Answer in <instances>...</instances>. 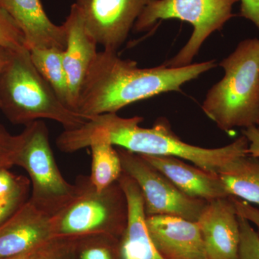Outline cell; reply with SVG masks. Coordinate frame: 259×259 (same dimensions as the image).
<instances>
[{"mask_svg":"<svg viewBox=\"0 0 259 259\" xmlns=\"http://www.w3.org/2000/svg\"><path fill=\"white\" fill-rule=\"evenodd\" d=\"M143 120L137 116L124 118L116 113L95 116L77 128L64 130L56 145L62 152L74 153L104 141L142 156L181 158L218 175L228 162L248 154V141L243 135L223 147H199L182 141L166 119H158L150 128L140 126Z\"/></svg>","mask_w":259,"mask_h":259,"instance_id":"1","label":"cell"},{"mask_svg":"<svg viewBox=\"0 0 259 259\" xmlns=\"http://www.w3.org/2000/svg\"><path fill=\"white\" fill-rule=\"evenodd\" d=\"M215 61L183 66L140 68L137 62L124 60L117 52H98L80 91L76 112L90 119L117 113L135 102L161 94L180 92L185 83L214 69Z\"/></svg>","mask_w":259,"mask_h":259,"instance_id":"2","label":"cell"},{"mask_svg":"<svg viewBox=\"0 0 259 259\" xmlns=\"http://www.w3.org/2000/svg\"><path fill=\"white\" fill-rule=\"evenodd\" d=\"M223 79L209 90L202 109L221 131L259 125V39L242 40L220 63Z\"/></svg>","mask_w":259,"mask_h":259,"instance_id":"3","label":"cell"},{"mask_svg":"<svg viewBox=\"0 0 259 259\" xmlns=\"http://www.w3.org/2000/svg\"><path fill=\"white\" fill-rule=\"evenodd\" d=\"M0 110L10 122L27 125L49 119L74 130L88 119L59 100L34 66L28 49L10 51L0 74Z\"/></svg>","mask_w":259,"mask_h":259,"instance_id":"4","label":"cell"},{"mask_svg":"<svg viewBox=\"0 0 259 259\" xmlns=\"http://www.w3.org/2000/svg\"><path fill=\"white\" fill-rule=\"evenodd\" d=\"M69 204L53 217L56 237L105 234L119 238L127 226V199L118 182L97 190L90 177L80 175Z\"/></svg>","mask_w":259,"mask_h":259,"instance_id":"5","label":"cell"},{"mask_svg":"<svg viewBox=\"0 0 259 259\" xmlns=\"http://www.w3.org/2000/svg\"><path fill=\"white\" fill-rule=\"evenodd\" d=\"M20 136L15 165L23 168L30 177L31 193L29 200L37 208L54 217L74 197L76 187L61 175L44 121L25 125Z\"/></svg>","mask_w":259,"mask_h":259,"instance_id":"6","label":"cell"},{"mask_svg":"<svg viewBox=\"0 0 259 259\" xmlns=\"http://www.w3.org/2000/svg\"><path fill=\"white\" fill-rule=\"evenodd\" d=\"M240 0H151L136 20L134 30L144 32L158 20L178 19L193 26L190 40L176 56L163 65L179 68L192 64L203 42L221 30L233 16V6Z\"/></svg>","mask_w":259,"mask_h":259,"instance_id":"7","label":"cell"},{"mask_svg":"<svg viewBox=\"0 0 259 259\" xmlns=\"http://www.w3.org/2000/svg\"><path fill=\"white\" fill-rule=\"evenodd\" d=\"M122 171L139 186L146 217L177 216L197 222L207 202L182 193L141 155L117 147Z\"/></svg>","mask_w":259,"mask_h":259,"instance_id":"8","label":"cell"},{"mask_svg":"<svg viewBox=\"0 0 259 259\" xmlns=\"http://www.w3.org/2000/svg\"><path fill=\"white\" fill-rule=\"evenodd\" d=\"M151 0H76L87 30L104 50L117 52Z\"/></svg>","mask_w":259,"mask_h":259,"instance_id":"9","label":"cell"},{"mask_svg":"<svg viewBox=\"0 0 259 259\" xmlns=\"http://www.w3.org/2000/svg\"><path fill=\"white\" fill-rule=\"evenodd\" d=\"M197 222L207 259H240L239 220L231 196L207 202Z\"/></svg>","mask_w":259,"mask_h":259,"instance_id":"10","label":"cell"},{"mask_svg":"<svg viewBox=\"0 0 259 259\" xmlns=\"http://www.w3.org/2000/svg\"><path fill=\"white\" fill-rule=\"evenodd\" d=\"M55 237L52 216L28 199L0 226V259L31 251Z\"/></svg>","mask_w":259,"mask_h":259,"instance_id":"11","label":"cell"},{"mask_svg":"<svg viewBox=\"0 0 259 259\" xmlns=\"http://www.w3.org/2000/svg\"><path fill=\"white\" fill-rule=\"evenodd\" d=\"M150 236L163 259H207L198 223L177 216L146 217Z\"/></svg>","mask_w":259,"mask_h":259,"instance_id":"12","label":"cell"},{"mask_svg":"<svg viewBox=\"0 0 259 259\" xmlns=\"http://www.w3.org/2000/svg\"><path fill=\"white\" fill-rule=\"evenodd\" d=\"M64 25L66 46L62 53L63 63L69 83L70 107L76 111L83 81L98 54V44L87 30L81 12L74 3Z\"/></svg>","mask_w":259,"mask_h":259,"instance_id":"13","label":"cell"},{"mask_svg":"<svg viewBox=\"0 0 259 259\" xmlns=\"http://www.w3.org/2000/svg\"><path fill=\"white\" fill-rule=\"evenodd\" d=\"M0 7L23 32L28 50L32 48H54L64 51V25H57L51 21L40 0H0Z\"/></svg>","mask_w":259,"mask_h":259,"instance_id":"14","label":"cell"},{"mask_svg":"<svg viewBox=\"0 0 259 259\" xmlns=\"http://www.w3.org/2000/svg\"><path fill=\"white\" fill-rule=\"evenodd\" d=\"M118 183L128 207L127 226L119 239V259H163L148 232L144 199L139 186L124 172Z\"/></svg>","mask_w":259,"mask_h":259,"instance_id":"15","label":"cell"},{"mask_svg":"<svg viewBox=\"0 0 259 259\" xmlns=\"http://www.w3.org/2000/svg\"><path fill=\"white\" fill-rule=\"evenodd\" d=\"M142 156L188 197L206 202L229 197L219 175L189 164L181 158Z\"/></svg>","mask_w":259,"mask_h":259,"instance_id":"16","label":"cell"},{"mask_svg":"<svg viewBox=\"0 0 259 259\" xmlns=\"http://www.w3.org/2000/svg\"><path fill=\"white\" fill-rule=\"evenodd\" d=\"M258 158L249 154L228 162L218 175L228 195L259 206Z\"/></svg>","mask_w":259,"mask_h":259,"instance_id":"17","label":"cell"},{"mask_svg":"<svg viewBox=\"0 0 259 259\" xmlns=\"http://www.w3.org/2000/svg\"><path fill=\"white\" fill-rule=\"evenodd\" d=\"M29 51L38 72L49 83L59 100L71 108L69 83L63 63V51L54 48H32Z\"/></svg>","mask_w":259,"mask_h":259,"instance_id":"18","label":"cell"},{"mask_svg":"<svg viewBox=\"0 0 259 259\" xmlns=\"http://www.w3.org/2000/svg\"><path fill=\"white\" fill-rule=\"evenodd\" d=\"M92 152L90 179L97 190L102 191L118 182L123 173L120 156L113 145L100 141L90 146Z\"/></svg>","mask_w":259,"mask_h":259,"instance_id":"19","label":"cell"},{"mask_svg":"<svg viewBox=\"0 0 259 259\" xmlns=\"http://www.w3.org/2000/svg\"><path fill=\"white\" fill-rule=\"evenodd\" d=\"M76 259H119V238L105 234L77 238Z\"/></svg>","mask_w":259,"mask_h":259,"instance_id":"20","label":"cell"},{"mask_svg":"<svg viewBox=\"0 0 259 259\" xmlns=\"http://www.w3.org/2000/svg\"><path fill=\"white\" fill-rule=\"evenodd\" d=\"M76 240L77 238L55 237L35 248L32 259H76Z\"/></svg>","mask_w":259,"mask_h":259,"instance_id":"21","label":"cell"},{"mask_svg":"<svg viewBox=\"0 0 259 259\" xmlns=\"http://www.w3.org/2000/svg\"><path fill=\"white\" fill-rule=\"evenodd\" d=\"M0 47L10 51L28 49L23 32L14 20L0 7Z\"/></svg>","mask_w":259,"mask_h":259,"instance_id":"22","label":"cell"},{"mask_svg":"<svg viewBox=\"0 0 259 259\" xmlns=\"http://www.w3.org/2000/svg\"><path fill=\"white\" fill-rule=\"evenodd\" d=\"M241 242L240 259H259V234L251 223L238 214Z\"/></svg>","mask_w":259,"mask_h":259,"instance_id":"23","label":"cell"},{"mask_svg":"<svg viewBox=\"0 0 259 259\" xmlns=\"http://www.w3.org/2000/svg\"><path fill=\"white\" fill-rule=\"evenodd\" d=\"M30 192V182L29 180L15 193L0 198V226L28 200Z\"/></svg>","mask_w":259,"mask_h":259,"instance_id":"24","label":"cell"},{"mask_svg":"<svg viewBox=\"0 0 259 259\" xmlns=\"http://www.w3.org/2000/svg\"><path fill=\"white\" fill-rule=\"evenodd\" d=\"M20 144V136H13L0 124V168L15 166V156Z\"/></svg>","mask_w":259,"mask_h":259,"instance_id":"25","label":"cell"},{"mask_svg":"<svg viewBox=\"0 0 259 259\" xmlns=\"http://www.w3.org/2000/svg\"><path fill=\"white\" fill-rule=\"evenodd\" d=\"M29 181L23 176H16L9 168H0V198L8 197Z\"/></svg>","mask_w":259,"mask_h":259,"instance_id":"26","label":"cell"},{"mask_svg":"<svg viewBox=\"0 0 259 259\" xmlns=\"http://www.w3.org/2000/svg\"><path fill=\"white\" fill-rule=\"evenodd\" d=\"M232 198L234 202L238 214L249 221L251 224L254 225L258 229L259 234V209L255 208L251 204L242 199L234 197H232Z\"/></svg>","mask_w":259,"mask_h":259,"instance_id":"27","label":"cell"},{"mask_svg":"<svg viewBox=\"0 0 259 259\" xmlns=\"http://www.w3.org/2000/svg\"><path fill=\"white\" fill-rule=\"evenodd\" d=\"M241 17L249 20L259 30V0H240Z\"/></svg>","mask_w":259,"mask_h":259,"instance_id":"28","label":"cell"},{"mask_svg":"<svg viewBox=\"0 0 259 259\" xmlns=\"http://www.w3.org/2000/svg\"><path fill=\"white\" fill-rule=\"evenodd\" d=\"M242 134L248 141V154L259 158V125L243 129Z\"/></svg>","mask_w":259,"mask_h":259,"instance_id":"29","label":"cell"},{"mask_svg":"<svg viewBox=\"0 0 259 259\" xmlns=\"http://www.w3.org/2000/svg\"><path fill=\"white\" fill-rule=\"evenodd\" d=\"M10 51L0 47V74L9 59Z\"/></svg>","mask_w":259,"mask_h":259,"instance_id":"30","label":"cell"},{"mask_svg":"<svg viewBox=\"0 0 259 259\" xmlns=\"http://www.w3.org/2000/svg\"><path fill=\"white\" fill-rule=\"evenodd\" d=\"M34 250H35V249L31 250V251H29L27 252V253H23V254L18 255H16V256L10 257V258L3 259H32V253H33Z\"/></svg>","mask_w":259,"mask_h":259,"instance_id":"31","label":"cell"}]
</instances>
